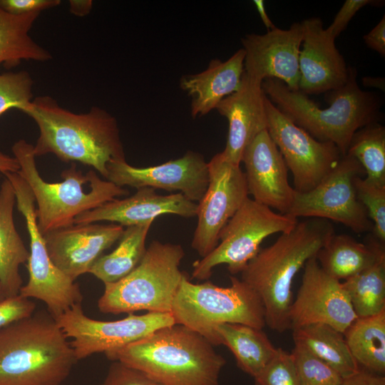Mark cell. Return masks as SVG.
Wrapping results in <instances>:
<instances>
[{"mask_svg":"<svg viewBox=\"0 0 385 385\" xmlns=\"http://www.w3.org/2000/svg\"><path fill=\"white\" fill-rule=\"evenodd\" d=\"M39 130L34 145L36 157L53 154L64 163L78 162L91 167L106 180L107 165L125 160L116 118L108 111L93 106L86 113H74L62 108L51 96L32 99L21 111Z\"/></svg>","mask_w":385,"mask_h":385,"instance_id":"1","label":"cell"},{"mask_svg":"<svg viewBox=\"0 0 385 385\" xmlns=\"http://www.w3.org/2000/svg\"><path fill=\"white\" fill-rule=\"evenodd\" d=\"M334 233L329 220L311 217L298 221L272 245L260 250L241 272L240 279L261 299L266 324L272 330L282 333L289 329L293 279Z\"/></svg>","mask_w":385,"mask_h":385,"instance_id":"2","label":"cell"},{"mask_svg":"<svg viewBox=\"0 0 385 385\" xmlns=\"http://www.w3.org/2000/svg\"><path fill=\"white\" fill-rule=\"evenodd\" d=\"M356 76V68L349 66L346 83L328 92L326 101L329 106L326 108L275 78L264 80L262 88L267 98L294 124L319 141L332 143L345 155L354 134L378 122L381 107L379 97L359 88Z\"/></svg>","mask_w":385,"mask_h":385,"instance_id":"3","label":"cell"},{"mask_svg":"<svg viewBox=\"0 0 385 385\" xmlns=\"http://www.w3.org/2000/svg\"><path fill=\"white\" fill-rule=\"evenodd\" d=\"M213 346L200 334L174 324L105 355L162 385H218L226 361Z\"/></svg>","mask_w":385,"mask_h":385,"instance_id":"4","label":"cell"},{"mask_svg":"<svg viewBox=\"0 0 385 385\" xmlns=\"http://www.w3.org/2000/svg\"><path fill=\"white\" fill-rule=\"evenodd\" d=\"M77 361L48 312L0 328V385H61Z\"/></svg>","mask_w":385,"mask_h":385,"instance_id":"5","label":"cell"},{"mask_svg":"<svg viewBox=\"0 0 385 385\" xmlns=\"http://www.w3.org/2000/svg\"><path fill=\"white\" fill-rule=\"evenodd\" d=\"M11 150L19 165L18 173L34 195L36 224L43 235L72 225L82 213L129 193L127 189L100 178L93 169L83 173L75 163L61 172V182L48 183L38 173L33 145L21 139Z\"/></svg>","mask_w":385,"mask_h":385,"instance_id":"6","label":"cell"},{"mask_svg":"<svg viewBox=\"0 0 385 385\" xmlns=\"http://www.w3.org/2000/svg\"><path fill=\"white\" fill-rule=\"evenodd\" d=\"M229 287L210 281L192 283L184 274L173 299L175 324L200 334L213 346L221 344L216 328L225 323L258 329L266 325L265 309L259 296L245 282L230 277Z\"/></svg>","mask_w":385,"mask_h":385,"instance_id":"7","label":"cell"},{"mask_svg":"<svg viewBox=\"0 0 385 385\" xmlns=\"http://www.w3.org/2000/svg\"><path fill=\"white\" fill-rule=\"evenodd\" d=\"M185 252L178 244L153 241L138 265L121 279L104 284L98 301L104 314L170 313L185 274L179 269Z\"/></svg>","mask_w":385,"mask_h":385,"instance_id":"8","label":"cell"},{"mask_svg":"<svg viewBox=\"0 0 385 385\" xmlns=\"http://www.w3.org/2000/svg\"><path fill=\"white\" fill-rule=\"evenodd\" d=\"M298 219L274 212L250 197L243 202L219 234L217 245L205 257L195 261L192 276L207 280L212 270L226 265L232 274L241 273L260 250L267 237L290 231Z\"/></svg>","mask_w":385,"mask_h":385,"instance_id":"9","label":"cell"},{"mask_svg":"<svg viewBox=\"0 0 385 385\" xmlns=\"http://www.w3.org/2000/svg\"><path fill=\"white\" fill-rule=\"evenodd\" d=\"M11 183L18 210L25 218L30 240L26 267L29 280L19 294L44 302L55 319L77 304H81L80 287L63 273L52 262L46 250L43 235L39 232L36 217L35 199L25 180L17 173L4 175Z\"/></svg>","mask_w":385,"mask_h":385,"instance_id":"10","label":"cell"},{"mask_svg":"<svg viewBox=\"0 0 385 385\" xmlns=\"http://www.w3.org/2000/svg\"><path fill=\"white\" fill-rule=\"evenodd\" d=\"M365 174L353 157L342 155L329 175L313 190L295 192L288 215L321 218L343 224L356 233L372 230L367 211L357 197L354 180Z\"/></svg>","mask_w":385,"mask_h":385,"instance_id":"11","label":"cell"},{"mask_svg":"<svg viewBox=\"0 0 385 385\" xmlns=\"http://www.w3.org/2000/svg\"><path fill=\"white\" fill-rule=\"evenodd\" d=\"M70 342L76 360L106 353L140 340L153 332L175 324L171 313L147 312L119 320L101 321L87 317L77 304L56 319Z\"/></svg>","mask_w":385,"mask_h":385,"instance_id":"12","label":"cell"},{"mask_svg":"<svg viewBox=\"0 0 385 385\" xmlns=\"http://www.w3.org/2000/svg\"><path fill=\"white\" fill-rule=\"evenodd\" d=\"M265 108L267 130L292 172L294 190L304 193L313 190L337 164L342 156L339 150L294 124L267 97Z\"/></svg>","mask_w":385,"mask_h":385,"instance_id":"13","label":"cell"},{"mask_svg":"<svg viewBox=\"0 0 385 385\" xmlns=\"http://www.w3.org/2000/svg\"><path fill=\"white\" fill-rule=\"evenodd\" d=\"M207 165L208 184L197 203V223L191 242L201 257L217 245L221 230L249 197L240 165L228 160L222 152L215 155Z\"/></svg>","mask_w":385,"mask_h":385,"instance_id":"14","label":"cell"},{"mask_svg":"<svg viewBox=\"0 0 385 385\" xmlns=\"http://www.w3.org/2000/svg\"><path fill=\"white\" fill-rule=\"evenodd\" d=\"M356 319L342 282L327 274L316 257L309 259L289 309V329L322 324L344 334Z\"/></svg>","mask_w":385,"mask_h":385,"instance_id":"15","label":"cell"},{"mask_svg":"<svg viewBox=\"0 0 385 385\" xmlns=\"http://www.w3.org/2000/svg\"><path fill=\"white\" fill-rule=\"evenodd\" d=\"M106 180L119 187L136 189L149 187L183 194L199 202L208 184V165L203 155L189 150L182 157L160 165L137 168L126 160L112 161L107 165Z\"/></svg>","mask_w":385,"mask_h":385,"instance_id":"16","label":"cell"},{"mask_svg":"<svg viewBox=\"0 0 385 385\" xmlns=\"http://www.w3.org/2000/svg\"><path fill=\"white\" fill-rule=\"evenodd\" d=\"M301 22L289 29L275 28L264 34H250L242 38L245 51L244 72L261 82L275 78L292 91L299 90V58L303 41Z\"/></svg>","mask_w":385,"mask_h":385,"instance_id":"17","label":"cell"},{"mask_svg":"<svg viewBox=\"0 0 385 385\" xmlns=\"http://www.w3.org/2000/svg\"><path fill=\"white\" fill-rule=\"evenodd\" d=\"M124 230L119 224H73L43 236L53 264L75 281L88 273L103 252L120 239Z\"/></svg>","mask_w":385,"mask_h":385,"instance_id":"18","label":"cell"},{"mask_svg":"<svg viewBox=\"0 0 385 385\" xmlns=\"http://www.w3.org/2000/svg\"><path fill=\"white\" fill-rule=\"evenodd\" d=\"M247 190L253 200L282 214H288L295 190L288 169L267 130L260 132L243 151Z\"/></svg>","mask_w":385,"mask_h":385,"instance_id":"19","label":"cell"},{"mask_svg":"<svg viewBox=\"0 0 385 385\" xmlns=\"http://www.w3.org/2000/svg\"><path fill=\"white\" fill-rule=\"evenodd\" d=\"M304 35L300 50L299 91L306 95L328 93L342 87L349 77V66L319 18L301 21Z\"/></svg>","mask_w":385,"mask_h":385,"instance_id":"20","label":"cell"},{"mask_svg":"<svg viewBox=\"0 0 385 385\" xmlns=\"http://www.w3.org/2000/svg\"><path fill=\"white\" fill-rule=\"evenodd\" d=\"M197 203L183 194L174 192L162 195L155 189L143 187L130 197L114 199L78 215L74 224L95 223L99 221L117 222L128 227L153 222L163 215H175L183 217L196 216Z\"/></svg>","mask_w":385,"mask_h":385,"instance_id":"21","label":"cell"},{"mask_svg":"<svg viewBox=\"0 0 385 385\" xmlns=\"http://www.w3.org/2000/svg\"><path fill=\"white\" fill-rule=\"evenodd\" d=\"M266 98L262 83L244 72L239 89L216 107L228 120L227 143L222 153L230 162L240 165L246 147L260 132L267 130Z\"/></svg>","mask_w":385,"mask_h":385,"instance_id":"22","label":"cell"},{"mask_svg":"<svg viewBox=\"0 0 385 385\" xmlns=\"http://www.w3.org/2000/svg\"><path fill=\"white\" fill-rule=\"evenodd\" d=\"M244 59L245 51L240 48L226 61L212 59L203 71L180 78V88L191 98L193 118L209 113L222 100L239 89Z\"/></svg>","mask_w":385,"mask_h":385,"instance_id":"23","label":"cell"},{"mask_svg":"<svg viewBox=\"0 0 385 385\" xmlns=\"http://www.w3.org/2000/svg\"><path fill=\"white\" fill-rule=\"evenodd\" d=\"M385 252L384 243L373 232L359 242L353 237L334 233L316 255L321 268L337 280H346L372 265Z\"/></svg>","mask_w":385,"mask_h":385,"instance_id":"24","label":"cell"},{"mask_svg":"<svg viewBox=\"0 0 385 385\" xmlns=\"http://www.w3.org/2000/svg\"><path fill=\"white\" fill-rule=\"evenodd\" d=\"M15 204L14 188L5 178L0 187V282L6 297L19 294L23 286L19 267L29 257L14 224Z\"/></svg>","mask_w":385,"mask_h":385,"instance_id":"25","label":"cell"},{"mask_svg":"<svg viewBox=\"0 0 385 385\" xmlns=\"http://www.w3.org/2000/svg\"><path fill=\"white\" fill-rule=\"evenodd\" d=\"M221 344L233 354L237 366L253 378L267 365L277 348L262 329L225 323L216 328Z\"/></svg>","mask_w":385,"mask_h":385,"instance_id":"26","label":"cell"},{"mask_svg":"<svg viewBox=\"0 0 385 385\" xmlns=\"http://www.w3.org/2000/svg\"><path fill=\"white\" fill-rule=\"evenodd\" d=\"M40 14L14 15L0 7V64L9 68L22 60L47 61L52 58L51 53L29 35Z\"/></svg>","mask_w":385,"mask_h":385,"instance_id":"27","label":"cell"},{"mask_svg":"<svg viewBox=\"0 0 385 385\" xmlns=\"http://www.w3.org/2000/svg\"><path fill=\"white\" fill-rule=\"evenodd\" d=\"M294 342L302 344L344 379L360 370L344 334L327 324H314L292 330Z\"/></svg>","mask_w":385,"mask_h":385,"instance_id":"28","label":"cell"},{"mask_svg":"<svg viewBox=\"0 0 385 385\" xmlns=\"http://www.w3.org/2000/svg\"><path fill=\"white\" fill-rule=\"evenodd\" d=\"M350 352L364 370L385 373V311L357 318L344 332Z\"/></svg>","mask_w":385,"mask_h":385,"instance_id":"29","label":"cell"},{"mask_svg":"<svg viewBox=\"0 0 385 385\" xmlns=\"http://www.w3.org/2000/svg\"><path fill=\"white\" fill-rule=\"evenodd\" d=\"M153 222L126 227L117 247L101 255L88 273L108 284L115 282L130 273L146 252L145 240Z\"/></svg>","mask_w":385,"mask_h":385,"instance_id":"30","label":"cell"},{"mask_svg":"<svg viewBox=\"0 0 385 385\" xmlns=\"http://www.w3.org/2000/svg\"><path fill=\"white\" fill-rule=\"evenodd\" d=\"M342 284L357 318L385 311V252L372 265Z\"/></svg>","mask_w":385,"mask_h":385,"instance_id":"31","label":"cell"},{"mask_svg":"<svg viewBox=\"0 0 385 385\" xmlns=\"http://www.w3.org/2000/svg\"><path fill=\"white\" fill-rule=\"evenodd\" d=\"M346 155L354 158L363 168L365 178L385 185V128L369 124L353 135Z\"/></svg>","mask_w":385,"mask_h":385,"instance_id":"32","label":"cell"},{"mask_svg":"<svg viewBox=\"0 0 385 385\" xmlns=\"http://www.w3.org/2000/svg\"><path fill=\"white\" fill-rule=\"evenodd\" d=\"M291 352L300 385H341L344 378L299 342Z\"/></svg>","mask_w":385,"mask_h":385,"instance_id":"33","label":"cell"},{"mask_svg":"<svg viewBox=\"0 0 385 385\" xmlns=\"http://www.w3.org/2000/svg\"><path fill=\"white\" fill-rule=\"evenodd\" d=\"M33 85L26 71L0 73V116L11 108L21 111L31 102Z\"/></svg>","mask_w":385,"mask_h":385,"instance_id":"34","label":"cell"},{"mask_svg":"<svg viewBox=\"0 0 385 385\" xmlns=\"http://www.w3.org/2000/svg\"><path fill=\"white\" fill-rule=\"evenodd\" d=\"M354 185L358 199L372 221V232L384 243L385 185L374 183L361 176L356 178Z\"/></svg>","mask_w":385,"mask_h":385,"instance_id":"35","label":"cell"},{"mask_svg":"<svg viewBox=\"0 0 385 385\" xmlns=\"http://www.w3.org/2000/svg\"><path fill=\"white\" fill-rule=\"evenodd\" d=\"M254 379L255 385H300L291 353L280 347Z\"/></svg>","mask_w":385,"mask_h":385,"instance_id":"36","label":"cell"},{"mask_svg":"<svg viewBox=\"0 0 385 385\" xmlns=\"http://www.w3.org/2000/svg\"><path fill=\"white\" fill-rule=\"evenodd\" d=\"M103 385H162L143 371L120 361H113Z\"/></svg>","mask_w":385,"mask_h":385,"instance_id":"37","label":"cell"},{"mask_svg":"<svg viewBox=\"0 0 385 385\" xmlns=\"http://www.w3.org/2000/svg\"><path fill=\"white\" fill-rule=\"evenodd\" d=\"M36 304L19 294L0 301V328L31 316Z\"/></svg>","mask_w":385,"mask_h":385,"instance_id":"38","label":"cell"},{"mask_svg":"<svg viewBox=\"0 0 385 385\" xmlns=\"http://www.w3.org/2000/svg\"><path fill=\"white\" fill-rule=\"evenodd\" d=\"M380 1L374 0H346L336 14L332 23L325 29L326 33L335 40L361 8L367 5H377L378 2Z\"/></svg>","mask_w":385,"mask_h":385,"instance_id":"39","label":"cell"},{"mask_svg":"<svg viewBox=\"0 0 385 385\" xmlns=\"http://www.w3.org/2000/svg\"><path fill=\"white\" fill-rule=\"evenodd\" d=\"M60 4V0H0V7L14 15L41 12Z\"/></svg>","mask_w":385,"mask_h":385,"instance_id":"40","label":"cell"},{"mask_svg":"<svg viewBox=\"0 0 385 385\" xmlns=\"http://www.w3.org/2000/svg\"><path fill=\"white\" fill-rule=\"evenodd\" d=\"M365 44L371 49L385 56V16L366 35L363 36Z\"/></svg>","mask_w":385,"mask_h":385,"instance_id":"41","label":"cell"},{"mask_svg":"<svg viewBox=\"0 0 385 385\" xmlns=\"http://www.w3.org/2000/svg\"><path fill=\"white\" fill-rule=\"evenodd\" d=\"M341 385H385V377L366 370H360L344 379Z\"/></svg>","mask_w":385,"mask_h":385,"instance_id":"42","label":"cell"},{"mask_svg":"<svg viewBox=\"0 0 385 385\" xmlns=\"http://www.w3.org/2000/svg\"><path fill=\"white\" fill-rule=\"evenodd\" d=\"M93 6L91 0H70L69 11L76 16L83 17L90 14Z\"/></svg>","mask_w":385,"mask_h":385,"instance_id":"43","label":"cell"},{"mask_svg":"<svg viewBox=\"0 0 385 385\" xmlns=\"http://www.w3.org/2000/svg\"><path fill=\"white\" fill-rule=\"evenodd\" d=\"M19 168V163L14 156L0 152V173L4 175L7 173H17Z\"/></svg>","mask_w":385,"mask_h":385,"instance_id":"44","label":"cell"},{"mask_svg":"<svg viewBox=\"0 0 385 385\" xmlns=\"http://www.w3.org/2000/svg\"><path fill=\"white\" fill-rule=\"evenodd\" d=\"M254 4L257 9V11L259 14V16L265 25V26L267 28V31L272 30L276 28L270 18L269 17L264 4L263 0H255L253 1Z\"/></svg>","mask_w":385,"mask_h":385,"instance_id":"45","label":"cell"},{"mask_svg":"<svg viewBox=\"0 0 385 385\" xmlns=\"http://www.w3.org/2000/svg\"><path fill=\"white\" fill-rule=\"evenodd\" d=\"M362 84L366 87H371L384 91L385 81L382 77L366 76L362 78Z\"/></svg>","mask_w":385,"mask_h":385,"instance_id":"46","label":"cell"},{"mask_svg":"<svg viewBox=\"0 0 385 385\" xmlns=\"http://www.w3.org/2000/svg\"><path fill=\"white\" fill-rule=\"evenodd\" d=\"M6 297L4 293V291H3V289H2V287H1V282H0V301L4 299V298Z\"/></svg>","mask_w":385,"mask_h":385,"instance_id":"47","label":"cell"},{"mask_svg":"<svg viewBox=\"0 0 385 385\" xmlns=\"http://www.w3.org/2000/svg\"><path fill=\"white\" fill-rule=\"evenodd\" d=\"M100 385H103V384H100Z\"/></svg>","mask_w":385,"mask_h":385,"instance_id":"48","label":"cell"}]
</instances>
